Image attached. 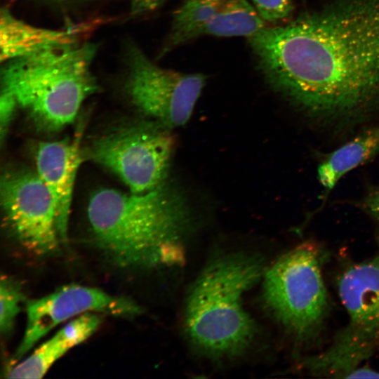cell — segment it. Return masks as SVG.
<instances>
[{"label":"cell","mask_w":379,"mask_h":379,"mask_svg":"<svg viewBox=\"0 0 379 379\" xmlns=\"http://www.w3.org/2000/svg\"><path fill=\"white\" fill-rule=\"evenodd\" d=\"M345 378H379V371L359 366L352 370Z\"/></svg>","instance_id":"21"},{"label":"cell","mask_w":379,"mask_h":379,"mask_svg":"<svg viewBox=\"0 0 379 379\" xmlns=\"http://www.w3.org/2000/svg\"><path fill=\"white\" fill-rule=\"evenodd\" d=\"M87 217L97 246L118 267L151 268L182 258L188 212L164 183L142 194L100 189L89 199Z\"/></svg>","instance_id":"2"},{"label":"cell","mask_w":379,"mask_h":379,"mask_svg":"<svg viewBox=\"0 0 379 379\" xmlns=\"http://www.w3.org/2000/svg\"><path fill=\"white\" fill-rule=\"evenodd\" d=\"M18 105L15 98L6 90L1 89L0 96V139L4 144L14 111Z\"/></svg>","instance_id":"18"},{"label":"cell","mask_w":379,"mask_h":379,"mask_svg":"<svg viewBox=\"0 0 379 379\" xmlns=\"http://www.w3.org/2000/svg\"><path fill=\"white\" fill-rule=\"evenodd\" d=\"M25 310V331L14 355L17 361L51 330L71 317L90 312L133 317L142 312V308L129 298L78 284L65 285L46 296L29 300Z\"/></svg>","instance_id":"10"},{"label":"cell","mask_w":379,"mask_h":379,"mask_svg":"<svg viewBox=\"0 0 379 379\" xmlns=\"http://www.w3.org/2000/svg\"><path fill=\"white\" fill-rule=\"evenodd\" d=\"M1 204L20 243L36 255L55 253L62 243L53 197L38 173H5L1 178Z\"/></svg>","instance_id":"9"},{"label":"cell","mask_w":379,"mask_h":379,"mask_svg":"<svg viewBox=\"0 0 379 379\" xmlns=\"http://www.w3.org/2000/svg\"><path fill=\"white\" fill-rule=\"evenodd\" d=\"M164 0H131V14L140 15L159 8Z\"/></svg>","instance_id":"20"},{"label":"cell","mask_w":379,"mask_h":379,"mask_svg":"<svg viewBox=\"0 0 379 379\" xmlns=\"http://www.w3.org/2000/svg\"><path fill=\"white\" fill-rule=\"evenodd\" d=\"M81 134L79 128L74 138L40 142L36 152V173L53 197L58 231L63 244L67 241L74 185L83 160Z\"/></svg>","instance_id":"12"},{"label":"cell","mask_w":379,"mask_h":379,"mask_svg":"<svg viewBox=\"0 0 379 379\" xmlns=\"http://www.w3.org/2000/svg\"><path fill=\"white\" fill-rule=\"evenodd\" d=\"M328 254L314 241L295 246L267 268L263 297L277 321L300 346L320 337L331 310L322 270Z\"/></svg>","instance_id":"5"},{"label":"cell","mask_w":379,"mask_h":379,"mask_svg":"<svg viewBox=\"0 0 379 379\" xmlns=\"http://www.w3.org/2000/svg\"><path fill=\"white\" fill-rule=\"evenodd\" d=\"M335 285L347 323L324 351L300 362L314 376L345 378L379 350V248L366 260H346Z\"/></svg>","instance_id":"6"},{"label":"cell","mask_w":379,"mask_h":379,"mask_svg":"<svg viewBox=\"0 0 379 379\" xmlns=\"http://www.w3.org/2000/svg\"><path fill=\"white\" fill-rule=\"evenodd\" d=\"M101 324L100 317L86 312L72 320L32 354L13 367L7 378H41L68 350L91 336Z\"/></svg>","instance_id":"14"},{"label":"cell","mask_w":379,"mask_h":379,"mask_svg":"<svg viewBox=\"0 0 379 379\" xmlns=\"http://www.w3.org/2000/svg\"><path fill=\"white\" fill-rule=\"evenodd\" d=\"M352 204L379 225V184L370 186L364 196Z\"/></svg>","instance_id":"19"},{"label":"cell","mask_w":379,"mask_h":379,"mask_svg":"<svg viewBox=\"0 0 379 379\" xmlns=\"http://www.w3.org/2000/svg\"><path fill=\"white\" fill-rule=\"evenodd\" d=\"M263 272L258 257L243 253L220 255L205 267L184 310L185 333L199 351L213 358H230L251 345L257 329L243 299Z\"/></svg>","instance_id":"3"},{"label":"cell","mask_w":379,"mask_h":379,"mask_svg":"<svg viewBox=\"0 0 379 379\" xmlns=\"http://www.w3.org/2000/svg\"><path fill=\"white\" fill-rule=\"evenodd\" d=\"M266 25L250 0H180L161 55L201 36L248 38Z\"/></svg>","instance_id":"11"},{"label":"cell","mask_w":379,"mask_h":379,"mask_svg":"<svg viewBox=\"0 0 379 379\" xmlns=\"http://www.w3.org/2000/svg\"><path fill=\"white\" fill-rule=\"evenodd\" d=\"M262 19L267 24L277 25L291 15L292 0H250Z\"/></svg>","instance_id":"17"},{"label":"cell","mask_w":379,"mask_h":379,"mask_svg":"<svg viewBox=\"0 0 379 379\" xmlns=\"http://www.w3.org/2000/svg\"><path fill=\"white\" fill-rule=\"evenodd\" d=\"M24 295L20 286L13 279L1 277L0 283V330L8 334L13 329L15 319L20 311Z\"/></svg>","instance_id":"16"},{"label":"cell","mask_w":379,"mask_h":379,"mask_svg":"<svg viewBox=\"0 0 379 379\" xmlns=\"http://www.w3.org/2000/svg\"><path fill=\"white\" fill-rule=\"evenodd\" d=\"M127 70L125 89L132 104L169 128L188 121L207 80L202 73L161 67L135 45L129 46Z\"/></svg>","instance_id":"8"},{"label":"cell","mask_w":379,"mask_h":379,"mask_svg":"<svg viewBox=\"0 0 379 379\" xmlns=\"http://www.w3.org/2000/svg\"><path fill=\"white\" fill-rule=\"evenodd\" d=\"M79 29H51L28 24L6 8L0 13V60L1 62L49 48L77 42Z\"/></svg>","instance_id":"13"},{"label":"cell","mask_w":379,"mask_h":379,"mask_svg":"<svg viewBox=\"0 0 379 379\" xmlns=\"http://www.w3.org/2000/svg\"><path fill=\"white\" fill-rule=\"evenodd\" d=\"M379 154V124L366 127L354 138L324 156L317 166V180L323 187L322 209L339 180L347 173L364 165Z\"/></svg>","instance_id":"15"},{"label":"cell","mask_w":379,"mask_h":379,"mask_svg":"<svg viewBox=\"0 0 379 379\" xmlns=\"http://www.w3.org/2000/svg\"><path fill=\"white\" fill-rule=\"evenodd\" d=\"M169 129L157 121L126 126L95 138L86 154L117 175L131 192L145 193L166 178L175 145Z\"/></svg>","instance_id":"7"},{"label":"cell","mask_w":379,"mask_h":379,"mask_svg":"<svg viewBox=\"0 0 379 379\" xmlns=\"http://www.w3.org/2000/svg\"><path fill=\"white\" fill-rule=\"evenodd\" d=\"M97 47L77 42L4 62L1 89L13 95L36 125L56 132L72 124L84 100L98 90L91 71Z\"/></svg>","instance_id":"4"},{"label":"cell","mask_w":379,"mask_h":379,"mask_svg":"<svg viewBox=\"0 0 379 379\" xmlns=\"http://www.w3.org/2000/svg\"><path fill=\"white\" fill-rule=\"evenodd\" d=\"M51 1L65 3V2H71V1H89V0H51Z\"/></svg>","instance_id":"22"},{"label":"cell","mask_w":379,"mask_h":379,"mask_svg":"<svg viewBox=\"0 0 379 379\" xmlns=\"http://www.w3.org/2000/svg\"><path fill=\"white\" fill-rule=\"evenodd\" d=\"M247 40L270 87L315 126L340 134L379 114V0H334Z\"/></svg>","instance_id":"1"}]
</instances>
